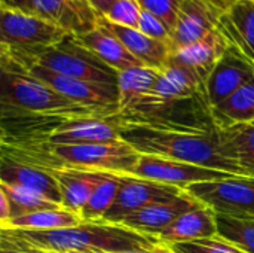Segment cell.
I'll return each mask as SVG.
<instances>
[{
  "label": "cell",
  "instance_id": "cell-27",
  "mask_svg": "<svg viewBox=\"0 0 254 253\" xmlns=\"http://www.w3.org/2000/svg\"><path fill=\"white\" fill-rule=\"evenodd\" d=\"M217 236L246 253H254V216L216 215Z\"/></svg>",
  "mask_w": 254,
  "mask_h": 253
},
{
  "label": "cell",
  "instance_id": "cell-38",
  "mask_svg": "<svg viewBox=\"0 0 254 253\" xmlns=\"http://www.w3.org/2000/svg\"><path fill=\"white\" fill-rule=\"evenodd\" d=\"M121 253H162V251H161V245L158 243L155 248H144V249H135V251H128V252Z\"/></svg>",
  "mask_w": 254,
  "mask_h": 253
},
{
  "label": "cell",
  "instance_id": "cell-2",
  "mask_svg": "<svg viewBox=\"0 0 254 253\" xmlns=\"http://www.w3.org/2000/svg\"><path fill=\"white\" fill-rule=\"evenodd\" d=\"M116 124L119 125L121 139L141 155H153L226 171L235 176H246L235 163L220 154L216 142V131L213 134H195L153 130L134 124Z\"/></svg>",
  "mask_w": 254,
  "mask_h": 253
},
{
  "label": "cell",
  "instance_id": "cell-17",
  "mask_svg": "<svg viewBox=\"0 0 254 253\" xmlns=\"http://www.w3.org/2000/svg\"><path fill=\"white\" fill-rule=\"evenodd\" d=\"M229 45L231 43L226 40V37L217 28H214L201 40L171 52L170 58L192 70L205 82Z\"/></svg>",
  "mask_w": 254,
  "mask_h": 253
},
{
  "label": "cell",
  "instance_id": "cell-10",
  "mask_svg": "<svg viewBox=\"0 0 254 253\" xmlns=\"http://www.w3.org/2000/svg\"><path fill=\"white\" fill-rule=\"evenodd\" d=\"M183 192L185 191L170 185L158 183L153 180H147L129 174H121V186H119L118 197L100 222L119 224L127 216L150 204L173 200L182 195Z\"/></svg>",
  "mask_w": 254,
  "mask_h": 253
},
{
  "label": "cell",
  "instance_id": "cell-23",
  "mask_svg": "<svg viewBox=\"0 0 254 253\" xmlns=\"http://www.w3.org/2000/svg\"><path fill=\"white\" fill-rule=\"evenodd\" d=\"M210 113L216 130L254 122V78L226 100L211 107Z\"/></svg>",
  "mask_w": 254,
  "mask_h": 253
},
{
  "label": "cell",
  "instance_id": "cell-19",
  "mask_svg": "<svg viewBox=\"0 0 254 253\" xmlns=\"http://www.w3.org/2000/svg\"><path fill=\"white\" fill-rule=\"evenodd\" d=\"M217 236L216 213L201 203L177 218L170 227L161 231L155 239L158 243L171 246L174 243L192 242Z\"/></svg>",
  "mask_w": 254,
  "mask_h": 253
},
{
  "label": "cell",
  "instance_id": "cell-3",
  "mask_svg": "<svg viewBox=\"0 0 254 253\" xmlns=\"http://www.w3.org/2000/svg\"><path fill=\"white\" fill-rule=\"evenodd\" d=\"M0 106L16 112L46 116H100L95 110L74 104L45 82L27 73L10 61H1L0 69Z\"/></svg>",
  "mask_w": 254,
  "mask_h": 253
},
{
  "label": "cell",
  "instance_id": "cell-1",
  "mask_svg": "<svg viewBox=\"0 0 254 253\" xmlns=\"http://www.w3.org/2000/svg\"><path fill=\"white\" fill-rule=\"evenodd\" d=\"M0 237L28 253H121L158 245L153 237L104 222H82L54 231L1 230Z\"/></svg>",
  "mask_w": 254,
  "mask_h": 253
},
{
  "label": "cell",
  "instance_id": "cell-18",
  "mask_svg": "<svg viewBox=\"0 0 254 253\" xmlns=\"http://www.w3.org/2000/svg\"><path fill=\"white\" fill-rule=\"evenodd\" d=\"M100 24L107 27L122 43L124 46L146 67L162 70L171 57L170 42L158 40L146 36L137 28H129L124 25H116L100 16Z\"/></svg>",
  "mask_w": 254,
  "mask_h": 253
},
{
  "label": "cell",
  "instance_id": "cell-33",
  "mask_svg": "<svg viewBox=\"0 0 254 253\" xmlns=\"http://www.w3.org/2000/svg\"><path fill=\"white\" fill-rule=\"evenodd\" d=\"M10 221V209H9V201L7 197L0 185V230L6 227V224Z\"/></svg>",
  "mask_w": 254,
  "mask_h": 253
},
{
  "label": "cell",
  "instance_id": "cell-32",
  "mask_svg": "<svg viewBox=\"0 0 254 253\" xmlns=\"http://www.w3.org/2000/svg\"><path fill=\"white\" fill-rule=\"evenodd\" d=\"M137 30H140L141 33H144L149 37L164 40V42H170V37H171V33L167 28V25L158 16H155L153 13H150L144 9L140 13Z\"/></svg>",
  "mask_w": 254,
  "mask_h": 253
},
{
  "label": "cell",
  "instance_id": "cell-42",
  "mask_svg": "<svg viewBox=\"0 0 254 253\" xmlns=\"http://www.w3.org/2000/svg\"><path fill=\"white\" fill-rule=\"evenodd\" d=\"M79 1H85V0H79Z\"/></svg>",
  "mask_w": 254,
  "mask_h": 253
},
{
  "label": "cell",
  "instance_id": "cell-31",
  "mask_svg": "<svg viewBox=\"0 0 254 253\" xmlns=\"http://www.w3.org/2000/svg\"><path fill=\"white\" fill-rule=\"evenodd\" d=\"M141 9L158 16L173 33L182 0H138Z\"/></svg>",
  "mask_w": 254,
  "mask_h": 253
},
{
  "label": "cell",
  "instance_id": "cell-6",
  "mask_svg": "<svg viewBox=\"0 0 254 253\" xmlns=\"http://www.w3.org/2000/svg\"><path fill=\"white\" fill-rule=\"evenodd\" d=\"M0 34L12 51L7 60L31 58L70 36L37 15L10 9H0Z\"/></svg>",
  "mask_w": 254,
  "mask_h": 253
},
{
  "label": "cell",
  "instance_id": "cell-11",
  "mask_svg": "<svg viewBox=\"0 0 254 253\" xmlns=\"http://www.w3.org/2000/svg\"><path fill=\"white\" fill-rule=\"evenodd\" d=\"M254 78V61L237 46L229 45L205 81L210 107L217 106Z\"/></svg>",
  "mask_w": 254,
  "mask_h": 253
},
{
  "label": "cell",
  "instance_id": "cell-40",
  "mask_svg": "<svg viewBox=\"0 0 254 253\" xmlns=\"http://www.w3.org/2000/svg\"><path fill=\"white\" fill-rule=\"evenodd\" d=\"M71 253H83V252H71Z\"/></svg>",
  "mask_w": 254,
  "mask_h": 253
},
{
  "label": "cell",
  "instance_id": "cell-24",
  "mask_svg": "<svg viewBox=\"0 0 254 253\" xmlns=\"http://www.w3.org/2000/svg\"><path fill=\"white\" fill-rule=\"evenodd\" d=\"M79 224H82V219L77 213L58 207V209H49V210H39V212L13 218L6 224L3 230L54 231V230L73 228Z\"/></svg>",
  "mask_w": 254,
  "mask_h": 253
},
{
  "label": "cell",
  "instance_id": "cell-39",
  "mask_svg": "<svg viewBox=\"0 0 254 253\" xmlns=\"http://www.w3.org/2000/svg\"><path fill=\"white\" fill-rule=\"evenodd\" d=\"M161 245V243H159ZM161 251H162V253H176V252H173L168 246H165V245H161Z\"/></svg>",
  "mask_w": 254,
  "mask_h": 253
},
{
  "label": "cell",
  "instance_id": "cell-16",
  "mask_svg": "<svg viewBox=\"0 0 254 253\" xmlns=\"http://www.w3.org/2000/svg\"><path fill=\"white\" fill-rule=\"evenodd\" d=\"M0 182L22 186L34 191L55 204H63V197L54 176L40 167L15 161L7 157H0Z\"/></svg>",
  "mask_w": 254,
  "mask_h": 253
},
{
  "label": "cell",
  "instance_id": "cell-8",
  "mask_svg": "<svg viewBox=\"0 0 254 253\" xmlns=\"http://www.w3.org/2000/svg\"><path fill=\"white\" fill-rule=\"evenodd\" d=\"M185 192L216 215L254 216V177L231 176L222 180L192 183Z\"/></svg>",
  "mask_w": 254,
  "mask_h": 253
},
{
  "label": "cell",
  "instance_id": "cell-28",
  "mask_svg": "<svg viewBox=\"0 0 254 253\" xmlns=\"http://www.w3.org/2000/svg\"><path fill=\"white\" fill-rule=\"evenodd\" d=\"M7 201H9V209H10V219L27 215V213H33V212H39V210H49V209H58L61 206L55 204L54 201L48 200L46 197L25 189L22 186H16V185H9V183H3L0 182Z\"/></svg>",
  "mask_w": 254,
  "mask_h": 253
},
{
  "label": "cell",
  "instance_id": "cell-26",
  "mask_svg": "<svg viewBox=\"0 0 254 253\" xmlns=\"http://www.w3.org/2000/svg\"><path fill=\"white\" fill-rule=\"evenodd\" d=\"M121 186V174L106 173L103 180L97 185L89 200L80 210L82 222H100L115 203Z\"/></svg>",
  "mask_w": 254,
  "mask_h": 253
},
{
  "label": "cell",
  "instance_id": "cell-15",
  "mask_svg": "<svg viewBox=\"0 0 254 253\" xmlns=\"http://www.w3.org/2000/svg\"><path fill=\"white\" fill-rule=\"evenodd\" d=\"M48 170L57 185L60 188L63 204L61 207L74 213H80L86 201L89 200L91 194L97 188V185L103 180L106 173L101 171H88L70 167H40Z\"/></svg>",
  "mask_w": 254,
  "mask_h": 253
},
{
  "label": "cell",
  "instance_id": "cell-35",
  "mask_svg": "<svg viewBox=\"0 0 254 253\" xmlns=\"http://www.w3.org/2000/svg\"><path fill=\"white\" fill-rule=\"evenodd\" d=\"M0 9L27 12V0H0Z\"/></svg>",
  "mask_w": 254,
  "mask_h": 253
},
{
  "label": "cell",
  "instance_id": "cell-4",
  "mask_svg": "<svg viewBox=\"0 0 254 253\" xmlns=\"http://www.w3.org/2000/svg\"><path fill=\"white\" fill-rule=\"evenodd\" d=\"M138 157L140 154L121 139L86 145H43V149L36 154V160L19 163L36 167H70L88 171L129 174Z\"/></svg>",
  "mask_w": 254,
  "mask_h": 253
},
{
  "label": "cell",
  "instance_id": "cell-37",
  "mask_svg": "<svg viewBox=\"0 0 254 253\" xmlns=\"http://www.w3.org/2000/svg\"><path fill=\"white\" fill-rule=\"evenodd\" d=\"M10 54H12V51H10L9 45L4 42V39H3L1 34H0V61L7 60V58L10 57Z\"/></svg>",
  "mask_w": 254,
  "mask_h": 253
},
{
  "label": "cell",
  "instance_id": "cell-5",
  "mask_svg": "<svg viewBox=\"0 0 254 253\" xmlns=\"http://www.w3.org/2000/svg\"><path fill=\"white\" fill-rule=\"evenodd\" d=\"M6 61L15 63L18 66L25 61H31L63 76L118 85V72L104 64L91 51L82 46L73 36L65 37L60 43L39 52L31 58H13Z\"/></svg>",
  "mask_w": 254,
  "mask_h": 253
},
{
  "label": "cell",
  "instance_id": "cell-30",
  "mask_svg": "<svg viewBox=\"0 0 254 253\" xmlns=\"http://www.w3.org/2000/svg\"><path fill=\"white\" fill-rule=\"evenodd\" d=\"M141 10L138 0H116L101 18L116 25L137 28Z\"/></svg>",
  "mask_w": 254,
  "mask_h": 253
},
{
  "label": "cell",
  "instance_id": "cell-9",
  "mask_svg": "<svg viewBox=\"0 0 254 253\" xmlns=\"http://www.w3.org/2000/svg\"><path fill=\"white\" fill-rule=\"evenodd\" d=\"M129 176L153 180L158 183L170 185V186L179 188L182 191H186V188L192 183L222 180V179H228L235 174L214 170V169L201 167V166L165 160V158H159V157H153V155H141L140 154Z\"/></svg>",
  "mask_w": 254,
  "mask_h": 253
},
{
  "label": "cell",
  "instance_id": "cell-7",
  "mask_svg": "<svg viewBox=\"0 0 254 253\" xmlns=\"http://www.w3.org/2000/svg\"><path fill=\"white\" fill-rule=\"evenodd\" d=\"M19 67H22L36 79L49 85L54 91H57L67 100L73 101L74 104L95 110L106 118H112L119 113L118 85L98 84L63 76L31 61L22 63L19 64Z\"/></svg>",
  "mask_w": 254,
  "mask_h": 253
},
{
  "label": "cell",
  "instance_id": "cell-14",
  "mask_svg": "<svg viewBox=\"0 0 254 253\" xmlns=\"http://www.w3.org/2000/svg\"><path fill=\"white\" fill-rule=\"evenodd\" d=\"M198 204L199 203L195 198H192L189 194L183 192L182 195H179L173 200L150 204V206L127 216L124 221L119 222V225L155 239L161 231H164L167 227H170L177 218H180L183 213L189 212L190 209L196 207Z\"/></svg>",
  "mask_w": 254,
  "mask_h": 253
},
{
  "label": "cell",
  "instance_id": "cell-41",
  "mask_svg": "<svg viewBox=\"0 0 254 253\" xmlns=\"http://www.w3.org/2000/svg\"><path fill=\"white\" fill-rule=\"evenodd\" d=\"M0 69H1V61H0Z\"/></svg>",
  "mask_w": 254,
  "mask_h": 253
},
{
  "label": "cell",
  "instance_id": "cell-21",
  "mask_svg": "<svg viewBox=\"0 0 254 253\" xmlns=\"http://www.w3.org/2000/svg\"><path fill=\"white\" fill-rule=\"evenodd\" d=\"M226 40L254 61V0H237L216 27Z\"/></svg>",
  "mask_w": 254,
  "mask_h": 253
},
{
  "label": "cell",
  "instance_id": "cell-34",
  "mask_svg": "<svg viewBox=\"0 0 254 253\" xmlns=\"http://www.w3.org/2000/svg\"><path fill=\"white\" fill-rule=\"evenodd\" d=\"M97 13L98 16H104V13L109 10V7L116 1V0H85Z\"/></svg>",
  "mask_w": 254,
  "mask_h": 253
},
{
  "label": "cell",
  "instance_id": "cell-29",
  "mask_svg": "<svg viewBox=\"0 0 254 253\" xmlns=\"http://www.w3.org/2000/svg\"><path fill=\"white\" fill-rule=\"evenodd\" d=\"M168 248L176 253H246L232 246L231 243H228L219 236L192 240V242L174 243Z\"/></svg>",
  "mask_w": 254,
  "mask_h": 253
},
{
  "label": "cell",
  "instance_id": "cell-12",
  "mask_svg": "<svg viewBox=\"0 0 254 253\" xmlns=\"http://www.w3.org/2000/svg\"><path fill=\"white\" fill-rule=\"evenodd\" d=\"M27 12L58 25L73 37L91 31L100 19L86 1L79 0H27Z\"/></svg>",
  "mask_w": 254,
  "mask_h": 253
},
{
  "label": "cell",
  "instance_id": "cell-20",
  "mask_svg": "<svg viewBox=\"0 0 254 253\" xmlns=\"http://www.w3.org/2000/svg\"><path fill=\"white\" fill-rule=\"evenodd\" d=\"M82 46L91 51L104 64L116 72H122L131 67L143 66L125 46L124 43L103 24L98 22L91 31L74 37Z\"/></svg>",
  "mask_w": 254,
  "mask_h": 253
},
{
  "label": "cell",
  "instance_id": "cell-25",
  "mask_svg": "<svg viewBox=\"0 0 254 253\" xmlns=\"http://www.w3.org/2000/svg\"><path fill=\"white\" fill-rule=\"evenodd\" d=\"M161 70L140 66L118 72V91H119V110L135 103L149 94L159 76Z\"/></svg>",
  "mask_w": 254,
  "mask_h": 253
},
{
  "label": "cell",
  "instance_id": "cell-43",
  "mask_svg": "<svg viewBox=\"0 0 254 253\" xmlns=\"http://www.w3.org/2000/svg\"><path fill=\"white\" fill-rule=\"evenodd\" d=\"M0 231H1V230H0Z\"/></svg>",
  "mask_w": 254,
  "mask_h": 253
},
{
  "label": "cell",
  "instance_id": "cell-22",
  "mask_svg": "<svg viewBox=\"0 0 254 253\" xmlns=\"http://www.w3.org/2000/svg\"><path fill=\"white\" fill-rule=\"evenodd\" d=\"M216 142L223 157L254 177V122L216 130Z\"/></svg>",
  "mask_w": 254,
  "mask_h": 253
},
{
  "label": "cell",
  "instance_id": "cell-36",
  "mask_svg": "<svg viewBox=\"0 0 254 253\" xmlns=\"http://www.w3.org/2000/svg\"><path fill=\"white\" fill-rule=\"evenodd\" d=\"M0 253H28V252H24V251L18 249L16 246H13V245L7 243L6 240H3V239L0 237Z\"/></svg>",
  "mask_w": 254,
  "mask_h": 253
},
{
  "label": "cell",
  "instance_id": "cell-13",
  "mask_svg": "<svg viewBox=\"0 0 254 253\" xmlns=\"http://www.w3.org/2000/svg\"><path fill=\"white\" fill-rule=\"evenodd\" d=\"M121 140L119 125L112 118L100 116H76L65 118L55 130H52L46 143L49 146L64 145H86Z\"/></svg>",
  "mask_w": 254,
  "mask_h": 253
}]
</instances>
